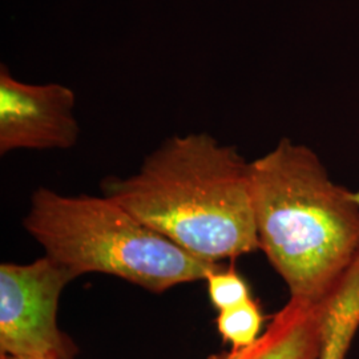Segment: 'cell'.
Listing matches in <instances>:
<instances>
[{
  "label": "cell",
  "instance_id": "5",
  "mask_svg": "<svg viewBox=\"0 0 359 359\" xmlns=\"http://www.w3.org/2000/svg\"><path fill=\"white\" fill-rule=\"evenodd\" d=\"M75 107L65 84L26 83L0 65V154L74 148L81 132Z\"/></svg>",
  "mask_w": 359,
  "mask_h": 359
},
{
  "label": "cell",
  "instance_id": "10",
  "mask_svg": "<svg viewBox=\"0 0 359 359\" xmlns=\"http://www.w3.org/2000/svg\"><path fill=\"white\" fill-rule=\"evenodd\" d=\"M0 359H39V358H20V357H13V355H6V354H0Z\"/></svg>",
  "mask_w": 359,
  "mask_h": 359
},
{
  "label": "cell",
  "instance_id": "9",
  "mask_svg": "<svg viewBox=\"0 0 359 359\" xmlns=\"http://www.w3.org/2000/svg\"><path fill=\"white\" fill-rule=\"evenodd\" d=\"M205 281L210 302L217 311L237 306L253 298L249 285L233 266L228 269L217 266L208 274Z\"/></svg>",
  "mask_w": 359,
  "mask_h": 359
},
{
  "label": "cell",
  "instance_id": "4",
  "mask_svg": "<svg viewBox=\"0 0 359 359\" xmlns=\"http://www.w3.org/2000/svg\"><path fill=\"white\" fill-rule=\"evenodd\" d=\"M77 277L50 256L0 265V354L75 359L79 347L57 323L59 301Z\"/></svg>",
  "mask_w": 359,
  "mask_h": 359
},
{
  "label": "cell",
  "instance_id": "2",
  "mask_svg": "<svg viewBox=\"0 0 359 359\" xmlns=\"http://www.w3.org/2000/svg\"><path fill=\"white\" fill-rule=\"evenodd\" d=\"M259 250L292 298L321 302L359 253V205L318 154L283 137L249 164Z\"/></svg>",
  "mask_w": 359,
  "mask_h": 359
},
{
  "label": "cell",
  "instance_id": "11",
  "mask_svg": "<svg viewBox=\"0 0 359 359\" xmlns=\"http://www.w3.org/2000/svg\"><path fill=\"white\" fill-rule=\"evenodd\" d=\"M353 198L355 200V203L359 205V191H357V192H353Z\"/></svg>",
  "mask_w": 359,
  "mask_h": 359
},
{
  "label": "cell",
  "instance_id": "3",
  "mask_svg": "<svg viewBox=\"0 0 359 359\" xmlns=\"http://www.w3.org/2000/svg\"><path fill=\"white\" fill-rule=\"evenodd\" d=\"M23 226L77 278L103 273L164 293L181 283L205 281L219 266L187 253L105 196L39 188Z\"/></svg>",
  "mask_w": 359,
  "mask_h": 359
},
{
  "label": "cell",
  "instance_id": "1",
  "mask_svg": "<svg viewBox=\"0 0 359 359\" xmlns=\"http://www.w3.org/2000/svg\"><path fill=\"white\" fill-rule=\"evenodd\" d=\"M249 164L206 132L175 135L102 191L187 253L218 264L259 249Z\"/></svg>",
  "mask_w": 359,
  "mask_h": 359
},
{
  "label": "cell",
  "instance_id": "7",
  "mask_svg": "<svg viewBox=\"0 0 359 359\" xmlns=\"http://www.w3.org/2000/svg\"><path fill=\"white\" fill-rule=\"evenodd\" d=\"M359 329V253L323 299L321 345L317 359H346Z\"/></svg>",
  "mask_w": 359,
  "mask_h": 359
},
{
  "label": "cell",
  "instance_id": "6",
  "mask_svg": "<svg viewBox=\"0 0 359 359\" xmlns=\"http://www.w3.org/2000/svg\"><path fill=\"white\" fill-rule=\"evenodd\" d=\"M323 301L292 298L250 346L208 359H317L321 345Z\"/></svg>",
  "mask_w": 359,
  "mask_h": 359
},
{
  "label": "cell",
  "instance_id": "8",
  "mask_svg": "<svg viewBox=\"0 0 359 359\" xmlns=\"http://www.w3.org/2000/svg\"><path fill=\"white\" fill-rule=\"evenodd\" d=\"M216 325L219 335L231 350L250 346L264 333V314L259 304L250 298L243 304L218 311Z\"/></svg>",
  "mask_w": 359,
  "mask_h": 359
}]
</instances>
